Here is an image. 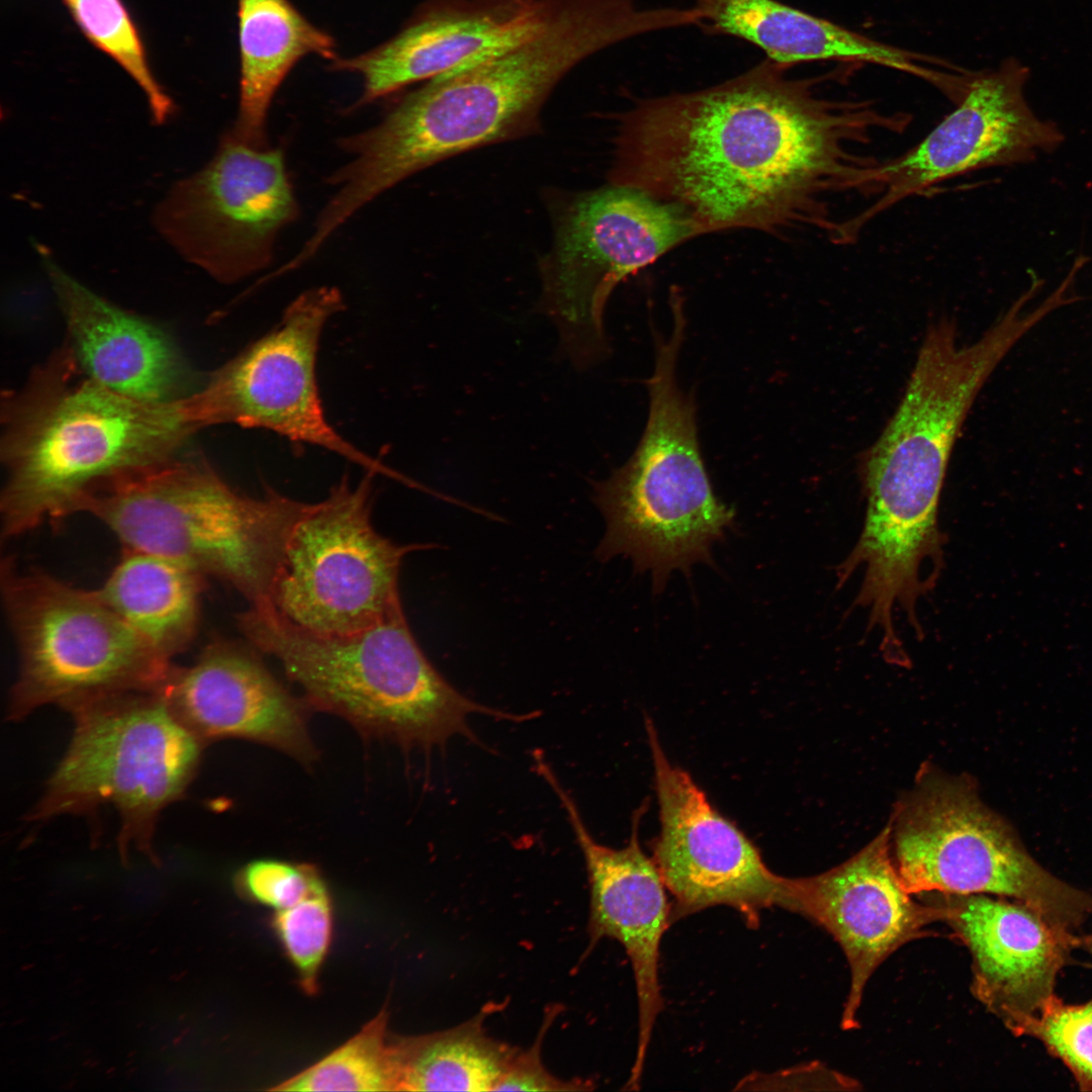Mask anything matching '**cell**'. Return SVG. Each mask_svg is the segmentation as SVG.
I'll return each instance as SVG.
<instances>
[{"mask_svg":"<svg viewBox=\"0 0 1092 1092\" xmlns=\"http://www.w3.org/2000/svg\"><path fill=\"white\" fill-rule=\"evenodd\" d=\"M537 774L553 790L567 814L583 854L589 884L588 932L593 945L602 938L619 941L630 960L638 1004V1040L626 1089L640 1088L652 1030L663 1000L658 966L662 936L671 924L667 889L652 859L641 847L642 805L633 815L627 844L613 848L598 843L570 796L548 762Z\"/></svg>","mask_w":1092,"mask_h":1092,"instance_id":"cell-18","label":"cell"},{"mask_svg":"<svg viewBox=\"0 0 1092 1092\" xmlns=\"http://www.w3.org/2000/svg\"><path fill=\"white\" fill-rule=\"evenodd\" d=\"M891 828L843 863L816 876L786 878L781 908L826 930L842 948L850 984L841 1027L858 1026L866 986L877 968L902 945L930 935L943 909L915 901L890 854Z\"/></svg>","mask_w":1092,"mask_h":1092,"instance_id":"cell-17","label":"cell"},{"mask_svg":"<svg viewBox=\"0 0 1092 1092\" xmlns=\"http://www.w3.org/2000/svg\"><path fill=\"white\" fill-rule=\"evenodd\" d=\"M87 38L114 60L139 85L153 120L173 113L171 97L154 77L139 31L120 0H63Z\"/></svg>","mask_w":1092,"mask_h":1092,"instance_id":"cell-28","label":"cell"},{"mask_svg":"<svg viewBox=\"0 0 1092 1092\" xmlns=\"http://www.w3.org/2000/svg\"><path fill=\"white\" fill-rule=\"evenodd\" d=\"M1028 77V68L1015 58L996 69L973 72L950 113L915 146L879 160L870 170L866 192L876 199L840 221L837 241L855 242L878 215L944 181L985 168L1028 163L1059 148L1061 129L1037 117L1024 97Z\"/></svg>","mask_w":1092,"mask_h":1092,"instance_id":"cell-15","label":"cell"},{"mask_svg":"<svg viewBox=\"0 0 1092 1092\" xmlns=\"http://www.w3.org/2000/svg\"><path fill=\"white\" fill-rule=\"evenodd\" d=\"M344 477L321 502L304 504L286 537L268 607L287 622L326 635L354 633L401 606L403 556L430 545H397L371 521L372 476Z\"/></svg>","mask_w":1092,"mask_h":1092,"instance_id":"cell-12","label":"cell"},{"mask_svg":"<svg viewBox=\"0 0 1092 1092\" xmlns=\"http://www.w3.org/2000/svg\"><path fill=\"white\" fill-rule=\"evenodd\" d=\"M176 719L203 744L240 738L309 764L316 749L307 703L291 695L251 651L216 640L190 666H175L161 687Z\"/></svg>","mask_w":1092,"mask_h":1092,"instance_id":"cell-20","label":"cell"},{"mask_svg":"<svg viewBox=\"0 0 1092 1092\" xmlns=\"http://www.w3.org/2000/svg\"><path fill=\"white\" fill-rule=\"evenodd\" d=\"M737 1089L804 1090L841 1089L854 1090L858 1083L818 1063L784 1070L770 1075L748 1076Z\"/></svg>","mask_w":1092,"mask_h":1092,"instance_id":"cell-33","label":"cell"},{"mask_svg":"<svg viewBox=\"0 0 1092 1092\" xmlns=\"http://www.w3.org/2000/svg\"><path fill=\"white\" fill-rule=\"evenodd\" d=\"M1028 331L1015 309L968 345L947 320L929 327L904 394L860 464L866 508L851 555L870 572L909 580L944 563L939 505L954 443L984 384Z\"/></svg>","mask_w":1092,"mask_h":1092,"instance_id":"cell-2","label":"cell"},{"mask_svg":"<svg viewBox=\"0 0 1092 1092\" xmlns=\"http://www.w3.org/2000/svg\"><path fill=\"white\" fill-rule=\"evenodd\" d=\"M1063 283H1064V284H1066V285L1068 286V284H1067L1066 282H1063ZM1068 289H1069V286H1068ZM1073 299L1075 300V298H1074V297H1073Z\"/></svg>","mask_w":1092,"mask_h":1092,"instance_id":"cell-35","label":"cell"},{"mask_svg":"<svg viewBox=\"0 0 1092 1092\" xmlns=\"http://www.w3.org/2000/svg\"><path fill=\"white\" fill-rule=\"evenodd\" d=\"M943 909V921L972 958L973 995L1011 1031L1053 996L1080 936L1026 904L984 894L918 895Z\"/></svg>","mask_w":1092,"mask_h":1092,"instance_id":"cell-19","label":"cell"},{"mask_svg":"<svg viewBox=\"0 0 1092 1092\" xmlns=\"http://www.w3.org/2000/svg\"><path fill=\"white\" fill-rule=\"evenodd\" d=\"M236 882L249 898L276 911L287 909L326 887L314 866L273 858L249 862L238 873Z\"/></svg>","mask_w":1092,"mask_h":1092,"instance_id":"cell-31","label":"cell"},{"mask_svg":"<svg viewBox=\"0 0 1092 1092\" xmlns=\"http://www.w3.org/2000/svg\"><path fill=\"white\" fill-rule=\"evenodd\" d=\"M274 924L286 954L299 974L302 988L314 993L332 938V904L327 887L287 909L276 911Z\"/></svg>","mask_w":1092,"mask_h":1092,"instance_id":"cell-30","label":"cell"},{"mask_svg":"<svg viewBox=\"0 0 1092 1092\" xmlns=\"http://www.w3.org/2000/svg\"><path fill=\"white\" fill-rule=\"evenodd\" d=\"M544 1030L530 1050L525 1053L517 1052L493 1091H572L586 1089L581 1083L560 1080L545 1069L541 1060Z\"/></svg>","mask_w":1092,"mask_h":1092,"instance_id":"cell-32","label":"cell"},{"mask_svg":"<svg viewBox=\"0 0 1092 1092\" xmlns=\"http://www.w3.org/2000/svg\"><path fill=\"white\" fill-rule=\"evenodd\" d=\"M660 830L652 859L671 894V922L715 906L738 911L751 927L780 907L785 877L765 864L754 843L708 800L691 775L669 761L645 718Z\"/></svg>","mask_w":1092,"mask_h":1092,"instance_id":"cell-16","label":"cell"},{"mask_svg":"<svg viewBox=\"0 0 1092 1092\" xmlns=\"http://www.w3.org/2000/svg\"><path fill=\"white\" fill-rule=\"evenodd\" d=\"M345 308L333 286L301 292L278 325L209 375L186 396L198 430L221 424L271 431L293 443L336 453L374 474L406 477L347 441L330 424L321 399L316 360L328 321Z\"/></svg>","mask_w":1092,"mask_h":1092,"instance_id":"cell-13","label":"cell"},{"mask_svg":"<svg viewBox=\"0 0 1092 1092\" xmlns=\"http://www.w3.org/2000/svg\"><path fill=\"white\" fill-rule=\"evenodd\" d=\"M299 212L282 148H256L228 129L211 160L170 188L154 224L186 261L230 284L269 267Z\"/></svg>","mask_w":1092,"mask_h":1092,"instance_id":"cell-14","label":"cell"},{"mask_svg":"<svg viewBox=\"0 0 1092 1092\" xmlns=\"http://www.w3.org/2000/svg\"><path fill=\"white\" fill-rule=\"evenodd\" d=\"M1011 1032L1040 1040L1071 1071L1081 1090L1092 1091V998L1070 1005L1054 994Z\"/></svg>","mask_w":1092,"mask_h":1092,"instance_id":"cell-29","label":"cell"},{"mask_svg":"<svg viewBox=\"0 0 1092 1092\" xmlns=\"http://www.w3.org/2000/svg\"><path fill=\"white\" fill-rule=\"evenodd\" d=\"M895 864L912 895L984 894L1016 900L1074 932L1092 895L1055 877L964 780L923 779L900 809Z\"/></svg>","mask_w":1092,"mask_h":1092,"instance_id":"cell-10","label":"cell"},{"mask_svg":"<svg viewBox=\"0 0 1092 1092\" xmlns=\"http://www.w3.org/2000/svg\"><path fill=\"white\" fill-rule=\"evenodd\" d=\"M588 55L583 33L553 19L517 43L430 79L377 124L338 140L349 161L327 177L335 191L324 205L326 217L342 225L435 163L533 132L549 94Z\"/></svg>","mask_w":1092,"mask_h":1092,"instance_id":"cell-4","label":"cell"},{"mask_svg":"<svg viewBox=\"0 0 1092 1092\" xmlns=\"http://www.w3.org/2000/svg\"><path fill=\"white\" fill-rule=\"evenodd\" d=\"M237 620L253 646L279 661L309 707L405 750L443 749L454 735L480 745L468 724L472 714L511 722L530 718L458 692L420 648L401 606L373 626L342 635L302 629L264 606H250Z\"/></svg>","mask_w":1092,"mask_h":1092,"instance_id":"cell-5","label":"cell"},{"mask_svg":"<svg viewBox=\"0 0 1092 1092\" xmlns=\"http://www.w3.org/2000/svg\"><path fill=\"white\" fill-rule=\"evenodd\" d=\"M1080 946H1083L1092 956V933L1089 934V935H1085L1083 937H1080Z\"/></svg>","mask_w":1092,"mask_h":1092,"instance_id":"cell-34","label":"cell"},{"mask_svg":"<svg viewBox=\"0 0 1092 1092\" xmlns=\"http://www.w3.org/2000/svg\"><path fill=\"white\" fill-rule=\"evenodd\" d=\"M241 79L233 134L256 148L269 147V108L293 66L307 55L336 57L335 41L307 21L288 0H238Z\"/></svg>","mask_w":1092,"mask_h":1092,"instance_id":"cell-24","label":"cell"},{"mask_svg":"<svg viewBox=\"0 0 1092 1092\" xmlns=\"http://www.w3.org/2000/svg\"><path fill=\"white\" fill-rule=\"evenodd\" d=\"M70 712L72 741L28 819L88 814L110 804L120 818V850L152 852L158 818L185 793L203 743L172 714L161 688Z\"/></svg>","mask_w":1092,"mask_h":1092,"instance_id":"cell-9","label":"cell"},{"mask_svg":"<svg viewBox=\"0 0 1092 1092\" xmlns=\"http://www.w3.org/2000/svg\"><path fill=\"white\" fill-rule=\"evenodd\" d=\"M768 59L713 87L639 101L621 115L612 184L677 207L703 234L812 229L829 238L833 194L861 193L879 161L861 149L904 132L905 112L819 97Z\"/></svg>","mask_w":1092,"mask_h":1092,"instance_id":"cell-1","label":"cell"},{"mask_svg":"<svg viewBox=\"0 0 1092 1092\" xmlns=\"http://www.w3.org/2000/svg\"><path fill=\"white\" fill-rule=\"evenodd\" d=\"M383 1008L362 1029L275 1091H399L395 1037Z\"/></svg>","mask_w":1092,"mask_h":1092,"instance_id":"cell-27","label":"cell"},{"mask_svg":"<svg viewBox=\"0 0 1092 1092\" xmlns=\"http://www.w3.org/2000/svg\"><path fill=\"white\" fill-rule=\"evenodd\" d=\"M125 550L96 592L155 649L172 659L196 633L203 576L170 558Z\"/></svg>","mask_w":1092,"mask_h":1092,"instance_id":"cell-25","label":"cell"},{"mask_svg":"<svg viewBox=\"0 0 1092 1092\" xmlns=\"http://www.w3.org/2000/svg\"><path fill=\"white\" fill-rule=\"evenodd\" d=\"M558 2H449L427 10L380 47L335 66L361 77L363 92L357 104L364 105L521 41L547 22Z\"/></svg>","mask_w":1092,"mask_h":1092,"instance_id":"cell-21","label":"cell"},{"mask_svg":"<svg viewBox=\"0 0 1092 1092\" xmlns=\"http://www.w3.org/2000/svg\"><path fill=\"white\" fill-rule=\"evenodd\" d=\"M701 234L677 207L634 187L612 184L573 199L540 265V308L556 327L561 354L577 369L599 361L617 283Z\"/></svg>","mask_w":1092,"mask_h":1092,"instance_id":"cell-11","label":"cell"},{"mask_svg":"<svg viewBox=\"0 0 1092 1092\" xmlns=\"http://www.w3.org/2000/svg\"><path fill=\"white\" fill-rule=\"evenodd\" d=\"M42 259L67 323V342L88 375L138 399L188 395L189 370L167 334L94 293L48 255Z\"/></svg>","mask_w":1092,"mask_h":1092,"instance_id":"cell-22","label":"cell"},{"mask_svg":"<svg viewBox=\"0 0 1092 1092\" xmlns=\"http://www.w3.org/2000/svg\"><path fill=\"white\" fill-rule=\"evenodd\" d=\"M1 415L6 539L80 512L96 483L177 455L198 431L186 396L149 401L114 391L85 372L68 342L3 397Z\"/></svg>","mask_w":1092,"mask_h":1092,"instance_id":"cell-3","label":"cell"},{"mask_svg":"<svg viewBox=\"0 0 1092 1092\" xmlns=\"http://www.w3.org/2000/svg\"><path fill=\"white\" fill-rule=\"evenodd\" d=\"M701 27L747 40L778 64L841 61L908 73L930 84L940 59L889 46L777 0H691Z\"/></svg>","mask_w":1092,"mask_h":1092,"instance_id":"cell-23","label":"cell"},{"mask_svg":"<svg viewBox=\"0 0 1092 1092\" xmlns=\"http://www.w3.org/2000/svg\"><path fill=\"white\" fill-rule=\"evenodd\" d=\"M4 607L18 654L9 719L44 705L69 712L94 701L154 691L175 665L98 596L7 558Z\"/></svg>","mask_w":1092,"mask_h":1092,"instance_id":"cell-8","label":"cell"},{"mask_svg":"<svg viewBox=\"0 0 1092 1092\" xmlns=\"http://www.w3.org/2000/svg\"><path fill=\"white\" fill-rule=\"evenodd\" d=\"M304 504L269 488L245 495L202 457L175 455L96 483L80 512L102 521L125 549L220 578L260 606Z\"/></svg>","mask_w":1092,"mask_h":1092,"instance_id":"cell-6","label":"cell"},{"mask_svg":"<svg viewBox=\"0 0 1092 1092\" xmlns=\"http://www.w3.org/2000/svg\"><path fill=\"white\" fill-rule=\"evenodd\" d=\"M685 326V318L674 315L668 337L656 339L649 416L636 450L609 478L594 484V502L606 520L597 558H630L636 571H650L656 594L671 571L689 574L697 562L713 564L712 547L735 520V511L713 490L693 398L676 382Z\"/></svg>","mask_w":1092,"mask_h":1092,"instance_id":"cell-7","label":"cell"},{"mask_svg":"<svg viewBox=\"0 0 1092 1092\" xmlns=\"http://www.w3.org/2000/svg\"><path fill=\"white\" fill-rule=\"evenodd\" d=\"M395 1044L399 1091H493L518 1052L486 1035L481 1017Z\"/></svg>","mask_w":1092,"mask_h":1092,"instance_id":"cell-26","label":"cell"}]
</instances>
